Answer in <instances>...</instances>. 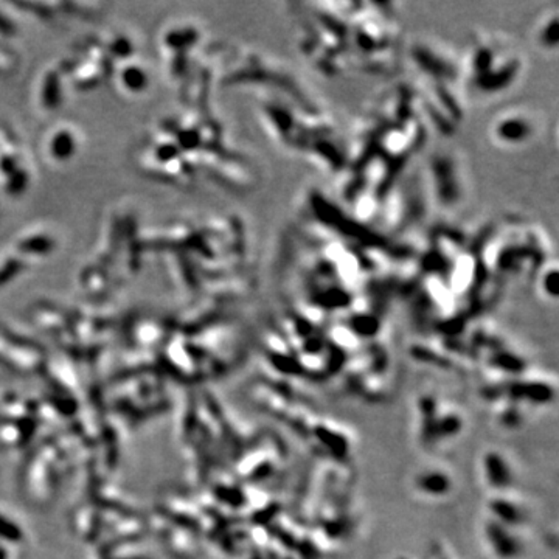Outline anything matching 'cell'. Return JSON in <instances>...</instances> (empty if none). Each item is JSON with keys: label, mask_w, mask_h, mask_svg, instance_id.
I'll use <instances>...</instances> for the list:
<instances>
[{"label": "cell", "mask_w": 559, "mask_h": 559, "mask_svg": "<svg viewBox=\"0 0 559 559\" xmlns=\"http://www.w3.org/2000/svg\"><path fill=\"white\" fill-rule=\"evenodd\" d=\"M299 6V5H297ZM393 4H305L294 13V39L303 57L326 77L385 73L402 57Z\"/></svg>", "instance_id": "obj_1"}, {"label": "cell", "mask_w": 559, "mask_h": 559, "mask_svg": "<svg viewBox=\"0 0 559 559\" xmlns=\"http://www.w3.org/2000/svg\"><path fill=\"white\" fill-rule=\"evenodd\" d=\"M410 81L424 117L438 134H452L465 118L466 95L460 56L435 40L415 39L402 48Z\"/></svg>", "instance_id": "obj_2"}, {"label": "cell", "mask_w": 559, "mask_h": 559, "mask_svg": "<svg viewBox=\"0 0 559 559\" xmlns=\"http://www.w3.org/2000/svg\"><path fill=\"white\" fill-rule=\"evenodd\" d=\"M458 56L466 100L470 96L480 101L497 98L509 92L524 75L521 50L499 33H475Z\"/></svg>", "instance_id": "obj_3"}, {"label": "cell", "mask_w": 559, "mask_h": 559, "mask_svg": "<svg viewBox=\"0 0 559 559\" xmlns=\"http://www.w3.org/2000/svg\"><path fill=\"white\" fill-rule=\"evenodd\" d=\"M423 176L432 209L455 211L466 201L470 180L458 154L452 151L431 154L423 160Z\"/></svg>", "instance_id": "obj_4"}, {"label": "cell", "mask_w": 559, "mask_h": 559, "mask_svg": "<svg viewBox=\"0 0 559 559\" xmlns=\"http://www.w3.org/2000/svg\"><path fill=\"white\" fill-rule=\"evenodd\" d=\"M536 135L534 115L525 108H511L496 115L489 123V137L500 148H517Z\"/></svg>", "instance_id": "obj_5"}, {"label": "cell", "mask_w": 559, "mask_h": 559, "mask_svg": "<svg viewBox=\"0 0 559 559\" xmlns=\"http://www.w3.org/2000/svg\"><path fill=\"white\" fill-rule=\"evenodd\" d=\"M534 39L544 52H555L559 43V13L558 8L542 13L534 22Z\"/></svg>", "instance_id": "obj_6"}, {"label": "cell", "mask_w": 559, "mask_h": 559, "mask_svg": "<svg viewBox=\"0 0 559 559\" xmlns=\"http://www.w3.org/2000/svg\"><path fill=\"white\" fill-rule=\"evenodd\" d=\"M0 538L10 542H18L22 539L21 528L2 514H0Z\"/></svg>", "instance_id": "obj_7"}, {"label": "cell", "mask_w": 559, "mask_h": 559, "mask_svg": "<svg viewBox=\"0 0 559 559\" xmlns=\"http://www.w3.org/2000/svg\"><path fill=\"white\" fill-rule=\"evenodd\" d=\"M0 559H6V555L2 548H0Z\"/></svg>", "instance_id": "obj_8"}]
</instances>
